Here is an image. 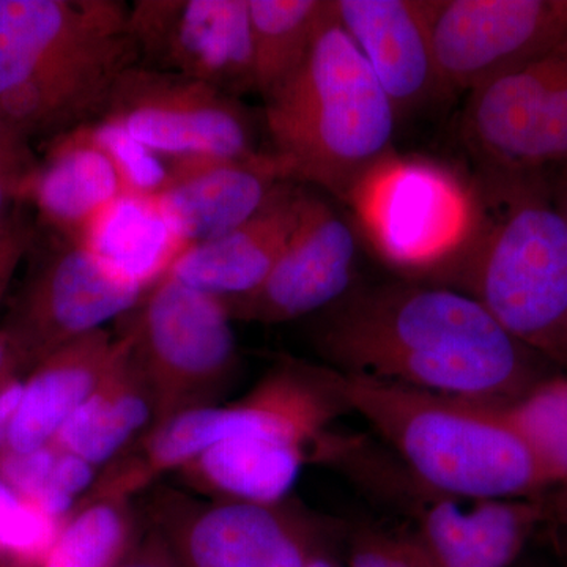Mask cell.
Masks as SVG:
<instances>
[{
	"mask_svg": "<svg viewBox=\"0 0 567 567\" xmlns=\"http://www.w3.org/2000/svg\"><path fill=\"white\" fill-rule=\"evenodd\" d=\"M328 368L429 393L505 406L544 374V358L461 290L416 281L350 289L317 316Z\"/></svg>",
	"mask_w": 567,
	"mask_h": 567,
	"instance_id": "cell-1",
	"label": "cell"
},
{
	"mask_svg": "<svg viewBox=\"0 0 567 567\" xmlns=\"http://www.w3.org/2000/svg\"><path fill=\"white\" fill-rule=\"evenodd\" d=\"M121 0H0V118L25 141L99 122L140 65Z\"/></svg>",
	"mask_w": 567,
	"mask_h": 567,
	"instance_id": "cell-2",
	"label": "cell"
},
{
	"mask_svg": "<svg viewBox=\"0 0 567 567\" xmlns=\"http://www.w3.org/2000/svg\"><path fill=\"white\" fill-rule=\"evenodd\" d=\"M472 238L443 279L546 361L567 365V226L546 171L486 169Z\"/></svg>",
	"mask_w": 567,
	"mask_h": 567,
	"instance_id": "cell-3",
	"label": "cell"
},
{
	"mask_svg": "<svg viewBox=\"0 0 567 567\" xmlns=\"http://www.w3.org/2000/svg\"><path fill=\"white\" fill-rule=\"evenodd\" d=\"M334 372L349 412L364 417L427 491L461 499L550 491L503 406Z\"/></svg>",
	"mask_w": 567,
	"mask_h": 567,
	"instance_id": "cell-4",
	"label": "cell"
},
{
	"mask_svg": "<svg viewBox=\"0 0 567 567\" xmlns=\"http://www.w3.org/2000/svg\"><path fill=\"white\" fill-rule=\"evenodd\" d=\"M265 102V126L292 181L347 200L391 153L398 112L327 7L300 69Z\"/></svg>",
	"mask_w": 567,
	"mask_h": 567,
	"instance_id": "cell-5",
	"label": "cell"
},
{
	"mask_svg": "<svg viewBox=\"0 0 567 567\" xmlns=\"http://www.w3.org/2000/svg\"><path fill=\"white\" fill-rule=\"evenodd\" d=\"M346 204L380 259L410 281H442L475 230L477 194L431 159L388 153Z\"/></svg>",
	"mask_w": 567,
	"mask_h": 567,
	"instance_id": "cell-6",
	"label": "cell"
},
{
	"mask_svg": "<svg viewBox=\"0 0 567 567\" xmlns=\"http://www.w3.org/2000/svg\"><path fill=\"white\" fill-rule=\"evenodd\" d=\"M122 333L155 401V423L219 404L238 369L234 320L213 297L163 276Z\"/></svg>",
	"mask_w": 567,
	"mask_h": 567,
	"instance_id": "cell-7",
	"label": "cell"
},
{
	"mask_svg": "<svg viewBox=\"0 0 567 567\" xmlns=\"http://www.w3.org/2000/svg\"><path fill=\"white\" fill-rule=\"evenodd\" d=\"M103 121L121 126L166 162L260 152L251 112L237 96L169 71L134 66L115 87Z\"/></svg>",
	"mask_w": 567,
	"mask_h": 567,
	"instance_id": "cell-8",
	"label": "cell"
},
{
	"mask_svg": "<svg viewBox=\"0 0 567 567\" xmlns=\"http://www.w3.org/2000/svg\"><path fill=\"white\" fill-rule=\"evenodd\" d=\"M152 516L178 567H306L322 548L315 522L286 502H199L162 491Z\"/></svg>",
	"mask_w": 567,
	"mask_h": 567,
	"instance_id": "cell-9",
	"label": "cell"
},
{
	"mask_svg": "<svg viewBox=\"0 0 567 567\" xmlns=\"http://www.w3.org/2000/svg\"><path fill=\"white\" fill-rule=\"evenodd\" d=\"M462 125L486 169L567 163V39L470 93Z\"/></svg>",
	"mask_w": 567,
	"mask_h": 567,
	"instance_id": "cell-10",
	"label": "cell"
},
{
	"mask_svg": "<svg viewBox=\"0 0 567 567\" xmlns=\"http://www.w3.org/2000/svg\"><path fill=\"white\" fill-rule=\"evenodd\" d=\"M445 92L483 87L567 39V0H431Z\"/></svg>",
	"mask_w": 567,
	"mask_h": 567,
	"instance_id": "cell-11",
	"label": "cell"
},
{
	"mask_svg": "<svg viewBox=\"0 0 567 567\" xmlns=\"http://www.w3.org/2000/svg\"><path fill=\"white\" fill-rule=\"evenodd\" d=\"M147 292L87 246L65 240L33 271L2 328L33 368L63 346L128 315Z\"/></svg>",
	"mask_w": 567,
	"mask_h": 567,
	"instance_id": "cell-12",
	"label": "cell"
},
{
	"mask_svg": "<svg viewBox=\"0 0 567 567\" xmlns=\"http://www.w3.org/2000/svg\"><path fill=\"white\" fill-rule=\"evenodd\" d=\"M128 25L141 66L182 74L237 99L256 91L248 0H136Z\"/></svg>",
	"mask_w": 567,
	"mask_h": 567,
	"instance_id": "cell-13",
	"label": "cell"
},
{
	"mask_svg": "<svg viewBox=\"0 0 567 567\" xmlns=\"http://www.w3.org/2000/svg\"><path fill=\"white\" fill-rule=\"evenodd\" d=\"M357 251L352 224L305 185L297 226L281 256L254 292L221 300L227 315L275 324L322 312L352 289Z\"/></svg>",
	"mask_w": 567,
	"mask_h": 567,
	"instance_id": "cell-14",
	"label": "cell"
},
{
	"mask_svg": "<svg viewBox=\"0 0 567 567\" xmlns=\"http://www.w3.org/2000/svg\"><path fill=\"white\" fill-rule=\"evenodd\" d=\"M166 163L169 178L153 199L185 248L248 221L282 182L292 181L274 152Z\"/></svg>",
	"mask_w": 567,
	"mask_h": 567,
	"instance_id": "cell-15",
	"label": "cell"
},
{
	"mask_svg": "<svg viewBox=\"0 0 567 567\" xmlns=\"http://www.w3.org/2000/svg\"><path fill=\"white\" fill-rule=\"evenodd\" d=\"M412 533L434 567H513L540 525L539 496L461 499L421 486Z\"/></svg>",
	"mask_w": 567,
	"mask_h": 567,
	"instance_id": "cell-16",
	"label": "cell"
},
{
	"mask_svg": "<svg viewBox=\"0 0 567 567\" xmlns=\"http://www.w3.org/2000/svg\"><path fill=\"white\" fill-rule=\"evenodd\" d=\"M336 18L399 115L445 92L431 37V0H331Z\"/></svg>",
	"mask_w": 567,
	"mask_h": 567,
	"instance_id": "cell-17",
	"label": "cell"
},
{
	"mask_svg": "<svg viewBox=\"0 0 567 567\" xmlns=\"http://www.w3.org/2000/svg\"><path fill=\"white\" fill-rule=\"evenodd\" d=\"M303 193V183L282 182L248 221L221 237L188 246L164 276L219 300L254 292L286 248Z\"/></svg>",
	"mask_w": 567,
	"mask_h": 567,
	"instance_id": "cell-18",
	"label": "cell"
},
{
	"mask_svg": "<svg viewBox=\"0 0 567 567\" xmlns=\"http://www.w3.org/2000/svg\"><path fill=\"white\" fill-rule=\"evenodd\" d=\"M308 462H315V450L306 440L264 427L215 443L178 475L218 502L278 505L286 502Z\"/></svg>",
	"mask_w": 567,
	"mask_h": 567,
	"instance_id": "cell-19",
	"label": "cell"
},
{
	"mask_svg": "<svg viewBox=\"0 0 567 567\" xmlns=\"http://www.w3.org/2000/svg\"><path fill=\"white\" fill-rule=\"evenodd\" d=\"M117 336L106 328L82 336L33 365L6 450L17 453L51 445L84 404L114 360Z\"/></svg>",
	"mask_w": 567,
	"mask_h": 567,
	"instance_id": "cell-20",
	"label": "cell"
},
{
	"mask_svg": "<svg viewBox=\"0 0 567 567\" xmlns=\"http://www.w3.org/2000/svg\"><path fill=\"white\" fill-rule=\"evenodd\" d=\"M155 424V401L132 352L117 336L114 360L84 404L55 435L52 446L102 470Z\"/></svg>",
	"mask_w": 567,
	"mask_h": 567,
	"instance_id": "cell-21",
	"label": "cell"
},
{
	"mask_svg": "<svg viewBox=\"0 0 567 567\" xmlns=\"http://www.w3.org/2000/svg\"><path fill=\"white\" fill-rule=\"evenodd\" d=\"M123 194L106 155L78 128L50 142L29 185L28 203L63 240L80 241L89 226Z\"/></svg>",
	"mask_w": 567,
	"mask_h": 567,
	"instance_id": "cell-22",
	"label": "cell"
},
{
	"mask_svg": "<svg viewBox=\"0 0 567 567\" xmlns=\"http://www.w3.org/2000/svg\"><path fill=\"white\" fill-rule=\"evenodd\" d=\"M78 244L87 246L115 270L148 290L186 249L153 197L128 194L107 205Z\"/></svg>",
	"mask_w": 567,
	"mask_h": 567,
	"instance_id": "cell-23",
	"label": "cell"
},
{
	"mask_svg": "<svg viewBox=\"0 0 567 567\" xmlns=\"http://www.w3.org/2000/svg\"><path fill=\"white\" fill-rule=\"evenodd\" d=\"M254 85L268 99L300 69L327 0H248Z\"/></svg>",
	"mask_w": 567,
	"mask_h": 567,
	"instance_id": "cell-24",
	"label": "cell"
},
{
	"mask_svg": "<svg viewBox=\"0 0 567 567\" xmlns=\"http://www.w3.org/2000/svg\"><path fill=\"white\" fill-rule=\"evenodd\" d=\"M128 499L80 502L63 520L58 539L41 567H115L134 547Z\"/></svg>",
	"mask_w": 567,
	"mask_h": 567,
	"instance_id": "cell-25",
	"label": "cell"
},
{
	"mask_svg": "<svg viewBox=\"0 0 567 567\" xmlns=\"http://www.w3.org/2000/svg\"><path fill=\"white\" fill-rule=\"evenodd\" d=\"M503 410L527 443L548 487L567 486V375L546 377Z\"/></svg>",
	"mask_w": 567,
	"mask_h": 567,
	"instance_id": "cell-26",
	"label": "cell"
},
{
	"mask_svg": "<svg viewBox=\"0 0 567 567\" xmlns=\"http://www.w3.org/2000/svg\"><path fill=\"white\" fill-rule=\"evenodd\" d=\"M62 524L0 480V567L43 566Z\"/></svg>",
	"mask_w": 567,
	"mask_h": 567,
	"instance_id": "cell-27",
	"label": "cell"
},
{
	"mask_svg": "<svg viewBox=\"0 0 567 567\" xmlns=\"http://www.w3.org/2000/svg\"><path fill=\"white\" fill-rule=\"evenodd\" d=\"M82 130L110 159L121 181L123 194L152 199L163 192L169 178L163 156L134 140L121 126L103 118L82 126Z\"/></svg>",
	"mask_w": 567,
	"mask_h": 567,
	"instance_id": "cell-28",
	"label": "cell"
},
{
	"mask_svg": "<svg viewBox=\"0 0 567 567\" xmlns=\"http://www.w3.org/2000/svg\"><path fill=\"white\" fill-rule=\"evenodd\" d=\"M347 567H434L415 536L374 527L357 529Z\"/></svg>",
	"mask_w": 567,
	"mask_h": 567,
	"instance_id": "cell-29",
	"label": "cell"
},
{
	"mask_svg": "<svg viewBox=\"0 0 567 567\" xmlns=\"http://www.w3.org/2000/svg\"><path fill=\"white\" fill-rule=\"evenodd\" d=\"M35 244V229L22 210V204L17 205L0 219V300L9 289L14 271L20 267L25 254Z\"/></svg>",
	"mask_w": 567,
	"mask_h": 567,
	"instance_id": "cell-30",
	"label": "cell"
},
{
	"mask_svg": "<svg viewBox=\"0 0 567 567\" xmlns=\"http://www.w3.org/2000/svg\"><path fill=\"white\" fill-rule=\"evenodd\" d=\"M39 166L33 156L31 142L14 133L0 118V169L35 171Z\"/></svg>",
	"mask_w": 567,
	"mask_h": 567,
	"instance_id": "cell-31",
	"label": "cell"
},
{
	"mask_svg": "<svg viewBox=\"0 0 567 567\" xmlns=\"http://www.w3.org/2000/svg\"><path fill=\"white\" fill-rule=\"evenodd\" d=\"M148 537L151 539L140 547L134 546L121 565L115 567H178L162 536L153 532Z\"/></svg>",
	"mask_w": 567,
	"mask_h": 567,
	"instance_id": "cell-32",
	"label": "cell"
},
{
	"mask_svg": "<svg viewBox=\"0 0 567 567\" xmlns=\"http://www.w3.org/2000/svg\"><path fill=\"white\" fill-rule=\"evenodd\" d=\"M35 171L0 169V219L17 205L28 203L29 185Z\"/></svg>",
	"mask_w": 567,
	"mask_h": 567,
	"instance_id": "cell-33",
	"label": "cell"
},
{
	"mask_svg": "<svg viewBox=\"0 0 567 567\" xmlns=\"http://www.w3.org/2000/svg\"><path fill=\"white\" fill-rule=\"evenodd\" d=\"M24 379L14 377L0 385V451L6 450L10 429L20 406Z\"/></svg>",
	"mask_w": 567,
	"mask_h": 567,
	"instance_id": "cell-34",
	"label": "cell"
},
{
	"mask_svg": "<svg viewBox=\"0 0 567 567\" xmlns=\"http://www.w3.org/2000/svg\"><path fill=\"white\" fill-rule=\"evenodd\" d=\"M22 369H28L24 354L9 331L0 328V385L20 377Z\"/></svg>",
	"mask_w": 567,
	"mask_h": 567,
	"instance_id": "cell-35",
	"label": "cell"
},
{
	"mask_svg": "<svg viewBox=\"0 0 567 567\" xmlns=\"http://www.w3.org/2000/svg\"><path fill=\"white\" fill-rule=\"evenodd\" d=\"M539 498L546 511L547 524L567 529V486L550 488Z\"/></svg>",
	"mask_w": 567,
	"mask_h": 567,
	"instance_id": "cell-36",
	"label": "cell"
},
{
	"mask_svg": "<svg viewBox=\"0 0 567 567\" xmlns=\"http://www.w3.org/2000/svg\"><path fill=\"white\" fill-rule=\"evenodd\" d=\"M555 167H558V173L554 177L548 178V185H550L554 203L557 205L558 212L561 213L567 226V163Z\"/></svg>",
	"mask_w": 567,
	"mask_h": 567,
	"instance_id": "cell-37",
	"label": "cell"
},
{
	"mask_svg": "<svg viewBox=\"0 0 567 567\" xmlns=\"http://www.w3.org/2000/svg\"><path fill=\"white\" fill-rule=\"evenodd\" d=\"M306 567H341L338 563L334 561L330 555L324 554L322 548L319 551H316L311 558H309L308 565Z\"/></svg>",
	"mask_w": 567,
	"mask_h": 567,
	"instance_id": "cell-38",
	"label": "cell"
},
{
	"mask_svg": "<svg viewBox=\"0 0 567 567\" xmlns=\"http://www.w3.org/2000/svg\"><path fill=\"white\" fill-rule=\"evenodd\" d=\"M559 537H563L561 544H559V550H561L563 566L567 567V529H565V533H563V535Z\"/></svg>",
	"mask_w": 567,
	"mask_h": 567,
	"instance_id": "cell-39",
	"label": "cell"
}]
</instances>
